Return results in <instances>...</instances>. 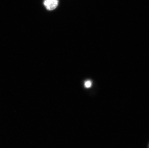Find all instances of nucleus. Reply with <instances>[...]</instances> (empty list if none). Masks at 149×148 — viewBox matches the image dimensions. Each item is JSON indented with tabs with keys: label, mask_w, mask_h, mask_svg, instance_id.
<instances>
[{
	"label": "nucleus",
	"mask_w": 149,
	"mask_h": 148,
	"mask_svg": "<svg viewBox=\"0 0 149 148\" xmlns=\"http://www.w3.org/2000/svg\"><path fill=\"white\" fill-rule=\"evenodd\" d=\"M59 4V0H44L43 4L48 11L55 10Z\"/></svg>",
	"instance_id": "f257e3e1"
},
{
	"label": "nucleus",
	"mask_w": 149,
	"mask_h": 148,
	"mask_svg": "<svg viewBox=\"0 0 149 148\" xmlns=\"http://www.w3.org/2000/svg\"><path fill=\"white\" fill-rule=\"evenodd\" d=\"M92 85V83L90 80H87V81H86V82L84 83V86L87 88H90Z\"/></svg>",
	"instance_id": "f03ea898"
},
{
	"label": "nucleus",
	"mask_w": 149,
	"mask_h": 148,
	"mask_svg": "<svg viewBox=\"0 0 149 148\" xmlns=\"http://www.w3.org/2000/svg\"></svg>",
	"instance_id": "7ed1b4c3"
}]
</instances>
